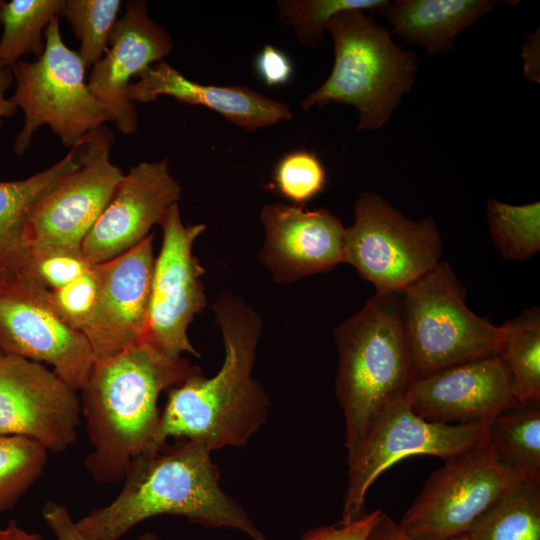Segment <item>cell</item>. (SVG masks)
I'll return each instance as SVG.
<instances>
[{
  "label": "cell",
  "mask_w": 540,
  "mask_h": 540,
  "mask_svg": "<svg viewBox=\"0 0 540 540\" xmlns=\"http://www.w3.org/2000/svg\"><path fill=\"white\" fill-rule=\"evenodd\" d=\"M210 454L202 443L188 439L141 453L130 462L117 497L76 526L89 540H119L149 518L175 515L205 528H231L252 540H268L220 488V472Z\"/></svg>",
  "instance_id": "obj_1"
},
{
  "label": "cell",
  "mask_w": 540,
  "mask_h": 540,
  "mask_svg": "<svg viewBox=\"0 0 540 540\" xmlns=\"http://www.w3.org/2000/svg\"><path fill=\"white\" fill-rule=\"evenodd\" d=\"M198 369L145 338L95 361L80 389L81 413L92 445L85 467L93 480L121 482L135 457L159 447V396Z\"/></svg>",
  "instance_id": "obj_2"
},
{
  "label": "cell",
  "mask_w": 540,
  "mask_h": 540,
  "mask_svg": "<svg viewBox=\"0 0 540 540\" xmlns=\"http://www.w3.org/2000/svg\"><path fill=\"white\" fill-rule=\"evenodd\" d=\"M213 311L224 340V363L213 377H205L199 368L167 391L157 446L174 438L200 442L211 452L242 447L266 422L270 401L252 377L260 317L227 292L216 300Z\"/></svg>",
  "instance_id": "obj_3"
},
{
  "label": "cell",
  "mask_w": 540,
  "mask_h": 540,
  "mask_svg": "<svg viewBox=\"0 0 540 540\" xmlns=\"http://www.w3.org/2000/svg\"><path fill=\"white\" fill-rule=\"evenodd\" d=\"M339 366L335 381L345 420L348 454L414 381L400 293L376 291L334 331Z\"/></svg>",
  "instance_id": "obj_4"
},
{
  "label": "cell",
  "mask_w": 540,
  "mask_h": 540,
  "mask_svg": "<svg viewBox=\"0 0 540 540\" xmlns=\"http://www.w3.org/2000/svg\"><path fill=\"white\" fill-rule=\"evenodd\" d=\"M333 40L332 70L301 103L303 110L330 103L353 106L357 130L384 126L416 81L418 55L396 44L391 33L363 10H345L327 25Z\"/></svg>",
  "instance_id": "obj_5"
},
{
  "label": "cell",
  "mask_w": 540,
  "mask_h": 540,
  "mask_svg": "<svg viewBox=\"0 0 540 540\" xmlns=\"http://www.w3.org/2000/svg\"><path fill=\"white\" fill-rule=\"evenodd\" d=\"M447 262L400 292L414 380L467 361L498 356L504 327L475 314Z\"/></svg>",
  "instance_id": "obj_6"
},
{
  "label": "cell",
  "mask_w": 540,
  "mask_h": 540,
  "mask_svg": "<svg viewBox=\"0 0 540 540\" xmlns=\"http://www.w3.org/2000/svg\"><path fill=\"white\" fill-rule=\"evenodd\" d=\"M59 18L46 28L43 53L32 62L20 60L11 69L15 91L9 99L24 113L23 127L14 142L18 156L27 151L43 125L72 148L90 132L112 122L88 87L87 68L78 51L65 45Z\"/></svg>",
  "instance_id": "obj_7"
},
{
  "label": "cell",
  "mask_w": 540,
  "mask_h": 540,
  "mask_svg": "<svg viewBox=\"0 0 540 540\" xmlns=\"http://www.w3.org/2000/svg\"><path fill=\"white\" fill-rule=\"evenodd\" d=\"M354 215L345 228L343 262L376 291L400 293L441 262L443 242L432 217L410 219L373 192L357 197Z\"/></svg>",
  "instance_id": "obj_8"
},
{
  "label": "cell",
  "mask_w": 540,
  "mask_h": 540,
  "mask_svg": "<svg viewBox=\"0 0 540 540\" xmlns=\"http://www.w3.org/2000/svg\"><path fill=\"white\" fill-rule=\"evenodd\" d=\"M49 291L17 260L0 264V350L52 366L80 391L95 357L85 335L52 308Z\"/></svg>",
  "instance_id": "obj_9"
},
{
  "label": "cell",
  "mask_w": 540,
  "mask_h": 540,
  "mask_svg": "<svg viewBox=\"0 0 540 540\" xmlns=\"http://www.w3.org/2000/svg\"><path fill=\"white\" fill-rule=\"evenodd\" d=\"M487 426L429 422L413 412L406 396L397 400L348 454V484L339 522L347 524L366 514L370 486L396 462L415 455L437 456L444 461L462 455L487 443Z\"/></svg>",
  "instance_id": "obj_10"
},
{
  "label": "cell",
  "mask_w": 540,
  "mask_h": 540,
  "mask_svg": "<svg viewBox=\"0 0 540 540\" xmlns=\"http://www.w3.org/2000/svg\"><path fill=\"white\" fill-rule=\"evenodd\" d=\"M114 134L106 126L84 137L80 166L34 207L24 233L28 254L82 252V243L112 198L124 173L110 159Z\"/></svg>",
  "instance_id": "obj_11"
},
{
  "label": "cell",
  "mask_w": 540,
  "mask_h": 540,
  "mask_svg": "<svg viewBox=\"0 0 540 540\" xmlns=\"http://www.w3.org/2000/svg\"><path fill=\"white\" fill-rule=\"evenodd\" d=\"M518 482L487 442L431 473L398 525L415 540L463 537Z\"/></svg>",
  "instance_id": "obj_12"
},
{
  "label": "cell",
  "mask_w": 540,
  "mask_h": 540,
  "mask_svg": "<svg viewBox=\"0 0 540 540\" xmlns=\"http://www.w3.org/2000/svg\"><path fill=\"white\" fill-rule=\"evenodd\" d=\"M159 225L162 246L154 260L144 338L168 355L190 353L199 357L187 329L194 316L207 306L201 279L205 270L192 250L206 226L184 225L178 203L168 209Z\"/></svg>",
  "instance_id": "obj_13"
},
{
  "label": "cell",
  "mask_w": 540,
  "mask_h": 540,
  "mask_svg": "<svg viewBox=\"0 0 540 540\" xmlns=\"http://www.w3.org/2000/svg\"><path fill=\"white\" fill-rule=\"evenodd\" d=\"M77 391L45 365L0 350V435L32 439L60 453L77 438Z\"/></svg>",
  "instance_id": "obj_14"
},
{
  "label": "cell",
  "mask_w": 540,
  "mask_h": 540,
  "mask_svg": "<svg viewBox=\"0 0 540 540\" xmlns=\"http://www.w3.org/2000/svg\"><path fill=\"white\" fill-rule=\"evenodd\" d=\"M181 191L167 158L131 167L86 235L81 246L85 259L97 265L137 246L178 203Z\"/></svg>",
  "instance_id": "obj_15"
},
{
  "label": "cell",
  "mask_w": 540,
  "mask_h": 540,
  "mask_svg": "<svg viewBox=\"0 0 540 540\" xmlns=\"http://www.w3.org/2000/svg\"><path fill=\"white\" fill-rule=\"evenodd\" d=\"M153 234L97 264L99 296L83 330L95 361L110 358L145 337L154 266Z\"/></svg>",
  "instance_id": "obj_16"
},
{
  "label": "cell",
  "mask_w": 540,
  "mask_h": 540,
  "mask_svg": "<svg viewBox=\"0 0 540 540\" xmlns=\"http://www.w3.org/2000/svg\"><path fill=\"white\" fill-rule=\"evenodd\" d=\"M406 399L415 414L442 424L488 425L520 406L499 356L467 361L414 380Z\"/></svg>",
  "instance_id": "obj_17"
},
{
  "label": "cell",
  "mask_w": 540,
  "mask_h": 540,
  "mask_svg": "<svg viewBox=\"0 0 540 540\" xmlns=\"http://www.w3.org/2000/svg\"><path fill=\"white\" fill-rule=\"evenodd\" d=\"M169 33L153 21L145 1H129L109 35L108 50L91 68L88 87L108 110L119 132L131 135L138 129V115L128 97L132 77L163 61L173 50Z\"/></svg>",
  "instance_id": "obj_18"
},
{
  "label": "cell",
  "mask_w": 540,
  "mask_h": 540,
  "mask_svg": "<svg viewBox=\"0 0 540 540\" xmlns=\"http://www.w3.org/2000/svg\"><path fill=\"white\" fill-rule=\"evenodd\" d=\"M260 219L265 229L260 261L276 282H293L343 262L345 227L328 209L273 203L263 206Z\"/></svg>",
  "instance_id": "obj_19"
},
{
  "label": "cell",
  "mask_w": 540,
  "mask_h": 540,
  "mask_svg": "<svg viewBox=\"0 0 540 540\" xmlns=\"http://www.w3.org/2000/svg\"><path fill=\"white\" fill-rule=\"evenodd\" d=\"M160 96L211 109L249 132L293 116L289 106L281 101L245 86L207 85L192 81L164 60L148 67L128 88V97L133 103L152 102Z\"/></svg>",
  "instance_id": "obj_20"
},
{
  "label": "cell",
  "mask_w": 540,
  "mask_h": 540,
  "mask_svg": "<svg viewBox=\"0 0 540 540\" xmlns=\"http://www.w3.org/2000/svg\"><path fill=\"white\" fill-rule=\"evenodd\" d=\"M495 0H396L380 13L391 33L404 43L421 45L429 55L454 46L456 35L491 12Z\"/></svg>",
  "instance_id": "obj_21"
},
{
  "label": "cell",
  "mask_w": 540,
  "mask_h": 540,
  "mask_svg": "<svg viewBox=\"0 0 540 540\" xmlns=\"http://www.w3.org/2000/svg\"><path fill=\"white\" fill-rule=\"evenodd\" d=\"M84 139L60 161L26 179L0 181V264L24 252L25 229L36 204L67 174L80 166L78 151Z\"/></svg>",
  "instance_id": "obj_22"
},
{
  "label": "cell",
  "mask_w": 540,
  "mask_h": 540,
  "mask_svg": "<svg viewBox=\"0 0 540 540\" xmlns=\"http://www.w3.org/2000/svg\"><path fill=\"white\" fill-rule=\"evenodd\" d=\"M487 442L519 482L540 483V404L520 405L493 419Z\"/></svg>",
  "instance_id": "obj_23"
},
{
  "label": "cell",
  "mask_w": 540,
  "mask_h": 540,
  "mask_svg": "<svg viewBox=\"0 0 540 540\" xmlns=\"http://www.w3.org/2000/svg\"><path fill=\"white\" fill-rule=\"evenodd\" d=\"M498 356L505 364L511 390L520 405L540 404V309L533 307L503 324Z\"/></svg>",
  "instance_id": "obj_24"
},
{
  "label": "cell",
  "mask_w": 540,
  "mask_h": 540,
  "mask_svg": "<svg viewBox=\"0 0 540 540\" xmlns=\"http://www.w3.org/2000/svg\"><path fill=\"white\" fill-rule=\"evenodd\" d=\"M65 0H11L0 6V67L9 68L23 56L39 57L45 47V31L62 16Z\"/></svg>",
  "instance_id": "obj_25"
},
{
  "label": "cell",
  "mask_w": 540,
  "mask_h": 540,
  "mask_svg": "<svg viewBox=\"0 0 540 540\" xmlns=\"http://www.w3.org/2000/svg\"><path fill=\"white\" fill-rule=\"evenodd\" d=\"M467 536L470 540H540V483L515 484Z\"/></svg>",
  "instance_id": "obj_26"
},
{
  "label": "cell",
  "mask_w": 540,
  "mask_h": 540,
  "mask_svg": "<svg viewBox=\"0 0 540 540\" xmlns=\"http://www.w3.org/2000/svg\"><path fill=\"white\" fill-rule=\"evenodd\" d=\"M489 231L506 260L523 261L540 250V203L510 205L494 198L486 204Z\"/></svg>",
  "instance_id": "obj_27"
},
{
  "label": "cell",
  "mask_w": 540,
  "mask_h": 540,
  "mask_svg": "<svg viewBox=\"0 0 540 540\" xmlns=\"http://www.w3.org/2000/svg\"><path fill=\"white\" fill-rule=\"evenodd\" d=\"M47 454V449L32 439L0 435V512L13 508L37 481Z\"/></svg>",
  "instance_id": "obj_28"
},
{
  "label": "cell",
  "mask_w": 540,
  "mask_h": 540,
  "mask_svg": "<svg viewBox=\"0 0 540 540\" xmlns=\"http://www.w3.org/2000/svg\"><path fill=\"white\" fill-rule=\"evenodd\" d=\"M388 0H280L277 2L280 21L290 27L303 46L321 45L327 25L345 10L381 13Z\"/></svg>",
  "instance_id": "obj_29"
},
{
  "label": "cell",
  "mask_w": 540,
  "mask_h": 540,
  "mask_svg": "<svg viewBox=\"0 0 540 540\" xmlns=\"http://www.w3.org/2000/svg\"><path fill=\"white\" fill-rule=\"evenodd\" d=\"M121 5L120 0H65L62 16L80 41L78 53L86 68L107 52L109 35Z\"/></svg>",
  "instance_id": "obj_30"
},
{
  "label": "cell",
  "mask_w": 540,
  "mask_h": 540,
  "mask_svg": "<svg viewBox=\"0 0 540 540\" xmlns=\"http://www.w3.org/2000/svg\"><path fill=\"white\" fill-rule=\"evenodd\" d=\"M273 187L284 198L301 206L326 185V171L313 152L299 149L285 154L273 171Z\"/></svg>",
  "instance_id": "obj_31"
},
{
  "label": "cell",
  "mask_w": 540,
  "mask_h": 540,
  "mask_svg": "<svg viewBox=\"0 0 540 540\" xmlns=\"http://www.w3.org/2000/svg\"><path fill=\"white\" fill-rule=\"evenodd\" d=\"M99 296L96 265L72 282L49 291V300L58 316L70 327L83 332L89 323Z\"/></svg>",
  "instance_id": "obj_32"
},
{
  "label": "cell",
  "mask_w": 540,
  "mask_h": 540,
  "mask_svg": "<svg viewBox=\"0 0 540 540\" xmlns=\"http://www.w3.org/2000/svg\"><path fill=\"white\" fill-rule=\"evenodd\" d=\"M17 262L48 290H56L72 282L91 266L82 252L52 251L24 254Z\"/></svg>",
  "instance_id": "obj_33"
},
{
  "label": "cell",
  "mask_w": 540,
  "mask_h": 540,
  "mask_svg": "<svg viewBox=\"0 0 540 540\" xmlns=\"http://www.w3.org/2000/svg\"><path fill=\"white\" fill-rule=\"evenodd\" d=\"M381 512L374 510L347 524L338 522L309 529L300 540H365Z\"/></svg>",
  "instance_id": "obj_34"
},
{
  "label": "cell",
  "mask_w": 540,
  "mask_h": 540,
  "mask_svg": "<svg viewBox=\"0 0 540 540\" xmlns=\"http://www.w3.org/2000/svg\"><path fill=\"white\" fill-rule=\"evenodd\" d=\"M256 72L269 87L288 83L293 74V65L288 55L271 44H266L257 55Z\"/></svg>",
  "instance_id": "obj_35"
},
{
  "label": "cell",
  "mask_w": 540,
  "mask_h": 540,
  "mask_svg": "<svg viewBox=\"0 0 540 540\" xmlns=\"http://www.w3.org/2000/svg\"><path fill=\"white\" fill-rule=\"evenodd\" d=\"M42 516L53 532L56 540H89L76 526L68 509L59 503L49 501L44 504ZM138 540H163L151 532L143 533Z\"/></svg>",
  "instance_id": "obj_36"
},
{
  "label": "cell",
  "mask_w": 540,
  "mask_h": 540,
  "mask_svg": "<svg viewBox=\"0 0 540 540\" xmlns=\"http://www.w3.org/2000/svg\"><path fill=\"white\" fill-rule=\"evenodd\" d=\"M365 540H415L406 535L398 523L383 511L370 529ZM451 540H470L467 535Z\"/></svg>",
  "instance_id": "obj_37"
},
{
  "label": "cell",
  "mask_w": 540,
  "mask_h": 540,
  "mask_svg": "<svg viewBox=\"0 0 540 540\" xmlns=\"http://www.w3.org/2000/svg\"><path fill=\"white\" fill-rule=\"evenodd\" d=\"M13 81L11 69L0 67V128L2 120L12 117L17 111V107L5 96Z\"/></svg>",
  "instance_id": "obj_38"
},
{
  "label": "cell",
  "mask_w": 540,
  "mask_h": 540,
  "mask_svg": "<svg viewBox=\"0 0 540 540\" xmlns=\"http://www.w3.org/2000/svg\"><path fill=\"white\" fill-rule=\"evenodd\" d=\"M0 540H43L41 534L29 532L10 520L5 527H0Z\"/></svg>",
  "instance_id": "obj_39"
},
{
  "label": "cell",
  "mask_w": 540,
  "mask_h": 540,
  "mask_svg": "<svg viewBox=\"0 0 540 540\" xmlns=\"http://www.w3.org/2000/svg\"><path fill=\"white\" fill-rule=\"evenodd\" d=\"M2 3H3V1L0 0V6H1Z\"/></svg>",
  "instance_id": "obj_40"
}]
</instances>
